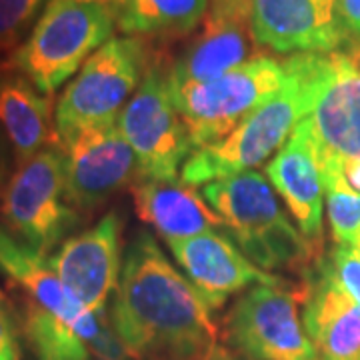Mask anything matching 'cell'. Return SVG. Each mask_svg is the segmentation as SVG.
<instances>
[{
  "mask_svg": "<svg viewBox=\"0 0 360 360\" xmlns=\"http://www.w3.org/2000/svg\"><path fill=\"white\" fill-rule=\"evenodd\" d=\"M0 360H20V342L11 302L0 290Z\"/></svg>",
  "mask_w": 360,
  "mask_h": 360,
  "instance_id": "26",
  "label": "cell"
},
{
  "mask_svg": "<svg viewBox=\"0 0 360 360\" xmlns=\"http://www.w3.org/2000/svg\"><path fill=\"white\" fill-rule=\"evenodd\" d=\"M116 25L127 34H184L205 20L210 0H112Z\"/></svg>",
  "mask_w": 360,
  "mask_h": 360,
  "instance_id": "21",
  "label": "cell"
},
{
  "mask_svg": "<svg viewBox=\"0 0 360 360\" xmlns=\"http://www.w3.org/2000/svg\"><path fill=\"white\" fill-rule=\"evenodd\" d=\"M134 153L139 179L180 180L179 170L193 155L188 130L172 103L168 70L146 68L141 86L116 120Z\"/></svg>",
  "mask_w": 360,
  "mask_h": 360,
  "instance_id": "8",
  "label": "cell"
},
{
  "mask_svg": "<svg viewBox=\"0 0 360 360\" xmlns=\"http://www.w3.org/2000/svg\"><path fill=\"white\" fill-rule=\"evenodd\" d=\"M120 231L118 214L108 212L92 229L68 236L49 257L68 292L98 316H108L106 307L120 281Z\"/></svg>",
  "mask_w": 360,
  "mask_h": 360,
  "instance_id": "13",
  "label": "cell"
},
{
  "mask_svg": "<svg viewBox=\"0 0 360 360\" xmlns=\"http://www.w3.org/2000/svg\"><path fill=\"white\" fill-rule=\"evenodd\" d=\"M46 0H0V54L16 51L32 32Z\"/></svg>",
  "mask_w": 360,
  "mask_h": 360,
  "instance_id": "24",
  "label": "cell"
},
{
  "mask_svg": "<svg viewBox=\"0 0 360 360\" xmlns=\"http://www.w3.org/2000/svg\"><path fill=\"white\" fill-rule=\"evenodd\" d=\"M286 77V60L252 56L214 80L170 90L194 150L224 141L283 89Z\"/></svg>",
  "mask_w": 360,
  "mask_h": 360,
  "instance_id": "5",
  "label": "cell"
},
{
  "mask_svg": "<svg viewBox=\"0 0 360 360\" xmlns=\"http://www.w3.org/2000/svg\"><path fill=\"white\" fill-rule=\"evenodd\" d=\"M302 304V322L319 360H360V304L316 264L307 270Z\"/></svg>",
  "mask_w": 360,
  "mask_h": 360,
  "instance_id": "17",
  "label": "cell"
},
{
  "mask_svg": "<svg viewBox=\"0 0 360 360\" xmlns=\"http://www.w3.org/2000/svg\"><path fill=\"white\" fill-rule=\"evenodd\" d=\"M208 360H252L248 359V356H240V354H234V352H231V350H226L224 347H217L214 348V352H212V356Z\"/></svg>",
  "mask_w": 360,
  "mask_h": 360,
  "instance_id": "30",
  "label": "cell"
},
{
  "mask_svg": "<svg viewBox=\"0 0 360 360\" xmlns=\"http://www.w3.org/2000/svg\"><path fill=\"white\" fill-rule=\"evenodd\" d=\"M25 335L37 360H92L94 348L72 322L26 300Z\"/></svg>",
  "mask_w": 360,
  "mask_h": 360,
  "instance_id": "22",
  "label": "cell"
},
{
  "mask_svg": "<svg viewBox=\"0 0 360 360\" xmlns=\"http://www.w3.org/2000/svg\"><path fill=\"white\" fill-rule=\"evenodd\" d=\"M302 290L257 284L240 296L226 319V338L252 360H319L298 304Z\"/></svg>",
  "mask_w": 360,
  "mask_h": 360,
  "instance_id": "9",
  "label": "cell"
},
{
  "mask_svg": "<svg viewBox=\"0 0 360 360\" xmlns=\"http://www.w3.org/2000/svg\"><path fill=\"white\" fill-rule=\"evenodd\" d=\"M2 65H4V63H0V66H2Z\"/></svg>",
  "mask_w": 360,
  "mask_h": 360,
  "instance_id": "33",
  "label": "cell"
},
{
  "mask_svg": "<svg viewBox=\"0 0 360 360\" xmlns=\"http://www.w3.org/2000/svg\"><path fill=\"white\" fill-rule=\"evenodd\" d=\"M0 270L26 295V300L72 322L86 336L96 360H129L108 316H98L68 292L49 264V257L16 240L0 226Z\"/></svg>",
  "mask_w": 360,
  "mask_h": 360,
  "instance_id": "10",
  "label": "cell"
},
{
  "mask_svg": "<svg viewBox=\"0 0 360 360\" xmlns=\"http://www.w3.org/2000/svg\"><path fill=\"white\" fill-rule=\"evenodd\" d=\"M146 72V49L136 37L110 39L90 56L60 94L54 127L58 141L90 127L116 124Z\"/></svg>",
  "mask_w": 360,
  "mask_h": 360,
  "instance_id": "7",
  "label": "cell"
},
{
  "mask_svg": "<svg viewBox=\"0 0 360 360\" xmlns=\"http://www.w3.org/2000/svg\"><path fill=\"white\" fill-rule=\"evenodd\" d=\"M269 182L284 198L298 231L314 246L322 238V165L304 118L266 167Z\"/></svg>",
  "mask_w": 360,
  "mask_h": 360,
  "instance_id": "16",
  "label": "cell"
},
{
  "mask_svg": "<svg viewBox=\"0 0 360 360\" xmlns=\"http://www.w3.org/2000/svg\"><path fill=\"white\" fill-rule=\"evenodd\" d=\"M322 170L360 162V66L348 51L330 54V70L304 116Z\"/></svg>",
  "mask_w": 360,
  "mask_h": 360,
  "instance_id": "14",
  "label": "cell"
},
{
  "mask_svg": "<svg viewBox=\"0 0 360 360\" xmlns=\"http://www.w3.org/2000/svg\"><path fill=\"white\" fill-rule=\"evenodd\" d=\"M250 8L252 0H210V16L224 20L250 25Z\"/></svg>",
  "mask_w": 360,
  "mask_h": 360,
  "instance_id": "27",
  "label": "cell"
},
{
  "mask_svg": "<svg viewBox=\"0 0 360 360\" xmlns=\"http://www.w3.org/2000/svg\"><path fill=\"white\" fill-rule=\"evenodd\" d=\"M348 54H350V56L354 58V63L360 66V44H352V46H350V51H348Z\"/></svg>",
  "mask_w": 360,
  "mask_h": 360,
  "instance_id": "31",
  "label": "cell"
},
{
  "mask_svg": "<svg viewBox=\"0 0 360 360\" xmlns=\"http://www.w3.org/2000/svg\"><path fill=\"white\" fill-rule=\"evenodd\" d=\"M0 130L13 146L16 165L60 142L52 124V98L11 63L0 66Z\"/></svg>",
  "mask_w": 360,
  "mask_h": 360,
  "instance_id": "19",
  "label": "cell"
},
{
  "mask_svg": "<svg viewBox=\"0 0 360 360\" xmlns=\"http://www.w3.org/2000/svg\"><path fill=\"white\" fill-rule=\"evenodd\" d=\"M250 32L281 54H333L348 42L336 0H252Z\"/></svg>",
  "mask_w": 360,
  "mask_h": 360,
  "instance_id": "12",
  "label": "cell"
},
{
  "mask_svg": "<svg viewBox=\"0 0 360 360\" xmlns=\"http://www.w3.org/2000/svg\"><path fill=\"white\" fill-rule=\"evenodd\" d=\"M136 214L168 243L224 229V222L182 180L139 179L132 186Z\"/></svg>",
  "mask_w": 360,
  "mask_h": 360,
  "instance_id": "18",
  "label": "cell"
},
{
  "mask_svg": "<svg viewBox=\"0 0 360 360\" xmlns=\"http://www.w3.org/2000/svg\"><path fill=\"white\" fill-rule=\"evenodd\" d=\"M13 146L11 142L6 141L4 132L0 130V194L4 191L6 182L11 180L13 172H11V167H13Z\"/></svg>",
  "mask_w": 360,
  "mask_h": 360,
  "instance_id": "29",
  "label": "cell"
},
{
  "mask_svg": "<svg viewBox=\"0 0 360 360\" xmlns=\"http://www.w3.org/2000/svg\"><path fill=\"white\" fill-rule=\"evenodd\" d=\"M328 220L336 245L354 246L360 232V193L352 191L340 170L326 168L322 170Z\"/></svg>",
  "mask_w": 360,
  "mask_h": 360,
  "instance_id": "23",
  "label": "cell"
},
{
  "mask_svg": "<svg viewBox=\"0 0 360 360\" xmlns=\"http://www.w3.org/2000/svg\"><path fill=\"white\" fill-rule=\"evenodd\" d=\"M168 248L208 310L222 309L232 295L250 284L283 283L252 264L231 236L219 231L168 243Z\"/></svg>",
  "mask_w": 360,
  "mask_h": 360,
  "instance_id": "15",
  "label": "cell"
},
{
  "mask_svg": "<svg viewBox=\"0 0 360 360\" xmlns=\"http://www.w3.org/2000/svg\"><path fill=\"white\" fill-rule=\"evenodd\" d=\"M110 324L130 360H208L219 347L205 300L146 231L124 252Z\"/></svg>",
  "mask_w": 360,
  "mask_h": 360,
  "instance_id": "1",
  "label": "cell"
},
{
  "mask_svg": "<svg viewBox=\"0 0 360 360\" xmlns=\"http://www.w3.org/2000/svg\"><path fill=\"white\" fill-rule=\"evenodd\" d=\"M115 25L112 8L101 0H49L8 63L52 98L110 40Z\"/></svg>",
  "mask_w": 360,
  "mask_h": 360,
  "instance_id": "4",
  "label": "cell"
},
{
  "mask_svg": "<svg viewBox=\"0 0 360 360\" xmlns=\"http://www.w3.org/2000/svg\"><path fill=\"white\" fill-rule=\"evenodd\" d=\"M202 198L214 208L234 245L262 270L307 269L319 246L309 243L286 217L269 179L246 170L208 182Z\"/></svg>",
  "mask_w": 360,
  "mask_h": 360,
  "instance_id": "3",
  "label": "cell"
},
{
  "mask_svg": "<svg viewBox=\"0 0 360 360\" xmlns=\"http://www.w3.org/2000/svg\"><path fill=\"white\" fill-rule=\"evenodd\" d=\"M314 264L360 304V252L350 245H335L326 257H319Z\"/></svg>",
  "mask_w": 360,
  "mask_h": 360,
  "instance_id": "25",
  "label": "cell"
},
{
  "mask_svg": "<svg viewBox=\"0 0 360 360\" xmlns=\"http://www.w3.org/2000/svg\"><path fill=\"white\" fill-rule=\"evenodd\" d=\"M336 2L348 40L352 44H360V0H336Z\"/></svg>",
  "mask_w": 360,
  "mask_h": 360,
  "instance_id": "28",
  "label": "cell"
},
{
  "mask_svg": "<svg viewBox=\"0 0 360 360\" xmlns=\"http://www.w3.org/2000/svg\"><path fill=\"white\" fill-rule=\"evenodd\" d=\"M250 25L208 16L200 34L168 68V89H182L222 77L245 65L250 54Z\"/></svg>",
  "mask_w": 360,
  "mask_h": 360,
  "instance_id": "20",
  "label": "cell"
},
{
  "mask_svg": "<svg viewBox=\"0 0 360 360\" xmlns=\"http://www.w3.org/2000/svg\"><path fill=\"white\" fill-rule=\"evenodd\" d=\"M66 196L80 210L104 205L132 179L136 158L118 124L90 127L60 141Z\"/></svg>",
  "mask_w": 360,
  "mask_h": 360,
  "instance_id": "11",
  "label": "cell"
},
{
  "mask_svg": "<svg viewBox=\"0 0 360 360\" xmlns=\"http://www.w3.org/2000/svg\"><path fill=\"white\" fill-rule=\"evenodd\" d=\"M354 248L360 252V232H359V236H356V240H354Z\"/></svg>",
  "mask_w": 360,
  "mask_h": 360,
  "instance_id": "32",
  "label": "cell"
},
{
  "mask_svg": "<svg viewBox=\"0 0 360 360\" xmlns=\"http://www.w3.org/2000/svg\"><path fill=\"white\" fill-rule=\"evenodd\" d=\"M4 229L44 257L80 224V212L66 196L60 142L16 165L0 194Z\"/></svg>",
  "mask_w": 360,
  "mask_h": 360,
  "instance_id": "6",
  "label": "cell"
},
{
  "mask_svg": "<svg viewBox=\"0 0 360 360\" xmlns=\"http://www.w3.org/2000/svg\"><path fill=\"white\" fill-rule=\"evenodd\" d=\"M288 77L269 103L245 118L224 141L198 148L186 158L180 180L188 186L208 184L260 167L292 136L296 124L310 115L330 70V54H292Z\"/></svg>",
  "mask_w": 360,
  "mask_h": 360,
  "instance_id": "2",
  "label": "cell"
}]
</instances>
